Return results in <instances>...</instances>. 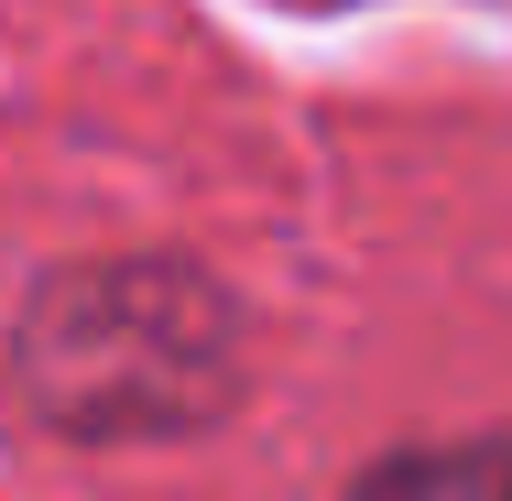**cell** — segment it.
<instances>
[{
	"mask_svg": "<svg viewBox=\"0 0 512 501\" xmlns=\"http://www.w3.org/2000/svg\"><path fill=\"white\" fill-rule=\"evenodd\" d=\"M349 501H512V447H414L382 458Z\"/></svg>",
	"mask_w": 512,
	"mask_h": 501,
	"instance_id": "7a4b0ae2",
	"label": "cell"
},
{
	"mask_svg": "<svg viewBox=\"0 0 512 501\" xmlns=\"http://www.w3.org/2000/svg\"><path fill=\"white\" fill-rule=\"evenodd\" d=\"M240 327L207 273L175 262H99V273H55L22 305L11 371L44 425L66 436H175L229 403Z\"/></svg>",
	"mask_w": 512,
	"mask_h": 501,
	"instance_id": "6da1fadb",
	"label": "cell"
}]
</instances>
